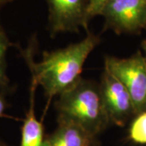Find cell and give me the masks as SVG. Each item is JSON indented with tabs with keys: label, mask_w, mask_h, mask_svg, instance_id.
<instances>
[{
	"label": "cell",
	"mask_w": 146,
	"mask_h": 146,
	"mask_svg": "<svg viewBox=\"0 0 146 146\" xmlns=\"http://www.w3.org/2000/svg\"><path fill=\"white\" fill-rule=\"evenodd\" d=\"M29 108L21 128V141L20 146H43L44 134L42 122L36 119L35 114V92L36 82L31 79Z\"/></svg>",
	"instance_id": "8"
},
{
	"label": "cell",
	"mask_w": 146,
	"mask_h": 146,
	"mask_svg": "<svg viewBox=\"0 0 146 146\" xmlns=\"http://www.w3.org/2000/svg\"><path fill=\"white\" fill-rule=\"evenodd\" d=\"M6 108V100L4 98V94L0 93V117L3 114V111Z\"/></svg>",
	"instance_id": "12"
},
{
	"label": "cell",
	"mask_w": 146,
	"mask_h": 146,
	"mask_svg": "<svg viewBox=\"0 0 146 146\" xmlns=\"http://www.w3.org/2000/svg\"><path fill=\"white\" fill-rule=\"evenodd\" d=\"M48 5L49 31L51 37L61 33L88 30V0H46Z\"/></svg>",
	"instance_id": "5"
},
{
	"label": "cell",
	"mask_w": 146,
	"mask_h": 146,
	"mask_svg": "<svg viewBox=\"0 0 146 146\" xmlns=\"http://www.w3.org/2000/svg\"><path fill=\"white\" fill-rule=\"evenodd\" d=\"M11 43L9 42L6 33L0 25V89L6 90L9 85V80L7 76L6 54Z\"/></svg>",
	"instance_id": "9"
},
{
	"label": "cell",
	"mask_w": 146,
	"mask_h": 146,
	"mask_svg": "<svg viewBox=\"0 0 146 146\" xmlns=\"http://www.w3.org/2000/svg\"><path fill=\"white\" fill-rule=\"evenodd\" d=\"M104 69L119 79L130 94L136 116L146 111V61L141 51L128 58L106 56Z\"/></svg>",
	"instance_id": "3"
},
{
	"label": "cell",
	"mask_w": 146,
	"mask_h": 146,
	"mask_svg": "<svg viewBox=\"0 0 146 146\" xmlns=\"http://www.w3.org/2000/svg\"><path fill=\"white\" fill-rule=\"evenodd\" d=\"M141 46H142V49H143V50H144V52H145V61H146V39H145L142 43H141Z\"/></svg>",
	"instance_id": "13"
},
{
	"label": "cell",
	"mask_w": 146,
	"mask_h": 146,
	"mask_svg": "<svg viewBox=\"0 0 146 146\" xmlns=\"http://www.w3.org/2000/svg\"><path fill=\"white\" fill-rule=\"evenodd\" d=\"M110 0H88V21H90L95 16H101L106 5Z\"/></svg>",
	"instance_id": "11"
},
{
	"label": "cell",
	"mask_w": 146,
	"mask_h": 146,
	"mask_svg": "<svg viewBox=\"0 0 146 146\" xmlns=\"http://www.w3.org/2000/svg\"><path fill=\"white\" fill-rule=\"evenodd\" d=\"M104 30L136 34L146 28V0H110L102 12Z\"/></svg>",
	"instance_id": "4"
},
{
	"label": "cell",
	"mask_w": 146,
	"mask_h": 146,
	"mask_svg": "<svg viewBox=\"0 0 146 146\" xmlns=\"http://www.w3.org/2000/svg\"><path fill=\"white\" fill-rule=\"evenodd\" d=\"M100 91L110 124L123 127L136 112L132 100L123 84L104 69Z\"/></svg>",
	"instance_id": "6"
},
{
	"label": "cell",
	"mask_w": 146,
	"mask_h": 146,
	"mask_svg": "<svg viewBox=\"0 0 146 146\" xmlns=\"http://www.w3.org/2000/svg\"><path fill=\"white\" fill-rule=\"evenodd\" d=\"M97 136L78 124L58 118V126L45 137L43 146H95Z\"/></svg>",
	"instance_id": "7"
},
{
	"label": "cell",
	"mask_w": 146,
	"mask_h": 146,
	"mask_svg": "<svg viewBox=\"0 0 146 146\" xmlns=\"http://www.w3.org/2000/svg\"><path fill=\"white\" fill-rule=\"evenodd\" d=\"M58 118L69 120L98 136L110 124L98 84L81 78L58 96Z\"/></svg>",
	"instance_id": "2"
},
{
	"label": "cell",
	"mask_w": 146,
	"mask_h": 146,
	"mask_svg": "<svg viewBox=\"0 0 146 146\" xmlns=\"http://www.w3.org/2000/svg\"><path fill=\"white\" fill-rule=\"evenodd\" d=\"M128 136L136 144H146V111L136 116L129 128Z\"/></svg>",
	"instance_id": "10"
},
{
	"label": "cell",
	"mask_w": 146,
	"mask_h": 146,
	"mask_svg": "<svg viewBox=\"0 0 146 146\" xmlns=\"http://www.w3.org/2000/svg\"><path fill=\"white\" fill-rule=\"evenodd\" d=\"M13 1H16V0H0V7L2 6L5 5L8 3H11V2H13Z\"/></svg>",
	"instance_id": "14"
},
{
	"label": "cell",
	"mask_w": 146,
	"mask_h": 146,
	"mask_svg": "<svg viewBox=\"0 0 146 146\" xmlns=\"http://www.w3.org/2000/svg\"><path fill=\"white\" fill-rule=\"evenodd\" d=\"M99 42V36L88 31L80 42L44 52L39 63L33 60L32 50H21L32 74L31 79L44 89L47 108L54 97L72 88L81 79L84 64Z\"/></svg>",
	"instance_id": "1"
},
{
	"label": "cell",
	"mask_w": 146,
	"mask_h": 146,
	"mask_svg": "<svg viewBox=\"0 0 146 146\" xmlns=\"http://www.w3.org/2000/svg\"><path fill=\"white\" fill-rule=\"evenodd\" d=\"M0 146H6V145H1V144H0Z\"/></svg>",
	"instance_id": "15"
}]
</instances>
